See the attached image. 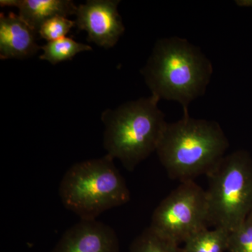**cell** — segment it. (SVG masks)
I'll list each match as a JSON object with an SVG mask.
<instances>
[{
    "label": "cell",
    "mask_w": 252,
    "mask_h": 252,
    "mask_svg": "<svg viewBox=\"0 0 252 252\" xmlns=\"http://www.w3.org/2000/svg\"><path fill=\"white\" fill-rule=\"evenodd\" d=\"M141 72L152 95L178 102L187 116L190 103L205 94L213 66L200 48L171 36L156 43Z\"/></svg>",
    "instance_id": "1"
},
{
    "label": "cell",
    "mask_w": 252,
    "mask_h": 252,
    "mask_svg": "<svg viewBox=\"0 0 252 252\" xmlns=\"http://www.w3.org/2000/svg\"><path fill=\"white\" fill-rule=\"evenodd\" d=\"M228 147V137L218 123L187 115L167 123L156 152L169 177L183 182L208 175Z\"/></svg>",
    "instance_id": "2"
},
{
    "label": "cell",
    "mask_w": 252,
    "mask_h": 252,
    "mask_svg": "<svg viewBox=\"0 0 252 252\" xmlns=\"http://www.w3.org/2000/svg\"><path fill=\"white\" fill-rule=\"evenodd\" d=\"M154 96L130 101L102 114L107 155L132 172L157 152L167 122Z\"/></svg>",
    "instance_id": "3"
},
{
    "label": "cell",
    "mask_w": 252,
    "mask_h": 252,
    "mask_svg": "<svg viewBox=\"0 0 252 252\" xmlns=\"http://www.w3.org/2000/svg\"><path fill=\"white\" fill-rule=\"evenodd\" d=\"M59 191L64 207L81 220H95L104 212L130 200L126 181L108 155L69 167L61 181Z\"/></svg>",
    "instance_id": "4"
},
{
    "label": "cell",
    "mask_w": 252,
    "mask_h": 252,
    "mask_svg": "<svg viewBox=\"0 0 252 252\" xmlns=\"http://www.w3.org/2000/svg\"><path fill=\"white\" fill-rule=\"evenodd\" d=\"M209 225L234 230L252 213V158L247 151L226 154L207 175Z\"/></svg>",
    "instance_id": "5"
},
{
    "label": "cell",
    "mask_w": 252,
    "mask_h": 252,
    "mask_svg": "<svg viewBox=\"0 0 252 252\" xmlns=\"http://www.w3.org/2000/svg\"><path fill=\"white\" fill-rule=\"evenodd\" d=\"M206 191L195 181L180 182L152 215L149 228L161 238L180 245L208 228Z\"/></svg>",
    "instance_id": "6"
},
{
    "label": "cell",
    "mask_w": 252,
    "mask_h": 252,
    "mask_svg": "<svg viewBox=\"0 0 252 252\" xmlns=\"http://www.w3.org/2000/svg\"><path fill=\"white\" fill-rule=\"evenodd\" d=\"M119 0H89L79 5L76 26L88 34V41L104 49L115 46L125 31L118 11Z\"/></svg>",
    "instance_id": "7"
},
{
    "label": "cell",
    "mask_w": 252,
    "mask_h": 252,
    "mask_svg": "<svg viewBox=\"0 0 252 252\" xmlns=\"http://www.w3.org/2000/svg\"><path fill=\"white\" fill-rule=\"evenodd\" d=\"M117 233L97 220H80L68 228L52 252H119Z\"/></svg>",
    "instance_id": "8"
},
{
    "label": "cell",
    "mask_w": 252,
    "mask_h": 252,
    "mask_svg": "<svg viewBox=\"0 0 252 252\" xmlns=\"http://www.w3.org/2000/svg\"><path fill=\"white\" fill-rule=\"evenodd\" d=\"M38 33L19 15L10 12L0 15V59H24L41 49L36 43Z\"/></svg>",
    "instance_id": "9"
},
{
    "label": "cell",
    "mask_w": 252,
    "mask_h": 252,
    "mask_svg": "<svg viewBox=\"0 0 252 252\" xmlns=\"http://www.w3.org/2000/svg\"><path fill=\"white\" fill-rule=\"evenodd\" d=\"M0 5L18 8L20 17L37 33L47 20L75 14L78 6L71 0H1Z\"/></svg>",
    "instance_id": "10"
},
{
    "label": "cell",
    "mask_w": 252,
    "mask_h": 252,
    "mask_svg": "<svg viewBox=\"0 0 252 252\" xmlns=\"http://www.w3.org/2000/svg\"><path fill=\"white\" fill-rule=\"evenodd\" d=\"M230 231L214 228L201 230L185 242L184 252H225L228 250Z\"/></svg>",
    "instance_id": "11"
},
{
    "label": "cell",
    "mask_w": 252,
    "mask_h": 252,
    "mask_svg": "<svg viewBox=\"0 0 252 252\" xmlns=\"http://www.w3.org/2000/svg\"><path fill=\"white\" fill-rule=\"evenodd\" d=\"M43 54L39 59L46 61L52 64L71 61L78 54L83 51H91L92 47L74 40L72 38L63 37L58 40L48 41L41 46Z\"/></svg>",
    "instance_id": "12"
},
{
    "label": "cell",
    "mask_w": 252,
    "mask_h": 252,
    "mask_svg": "<svg viewBox=\"0 0 252 252\" xmlns=\"http://www.w3.org/2000/svg\"><path fill=\"white\" fill-rule=\"evenodd\" d=\"M130 252H184L179 245L165 240L149 227L137 237L131 245Z\"/></svg>",
    "instance_id": "13"
},
{
    "label": "cell",
    "mask_w": 252,
    "mask_h": 252,
    "mask_svg": "<svg viewBox=\"0 0 252 252\" xmlns=\"http://www.w3.org/2000/svg\"><path fill=\"white\" fill-rule=\"evenodd\" d=\"M230 252H252V213L234 230L230 231Z\"/></svg>",
    "instance_id": "14"
},
{
    "label": "cell",
    "mask_w": 252,
    "mask_h": 252,
    "mask_svg": "<svg viewBox=\"0 0 252 252\" xmlns=\"http://www.w3.org/2000/svg\"><path fill=\"white\" fill-rule=\"evenodd\" d=\"M74 26H76L75 21H71L64 16H56L41 25L38 34L41 39L48 41H56L65 37Z\"/></svg>",
    "instance_id": "15"
}]
</instances>
